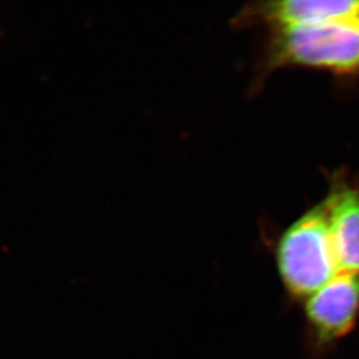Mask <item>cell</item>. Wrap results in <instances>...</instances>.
<instances>
[{
	"mask_svg": "<svg viewBox=\"0 0 359 359\" xmlns=\"http://www.w3.org/2000/svg\"><path fill=\"white\" fill-rule=\"evenodd\" d=\"M276 262L287 294L304 302L339 275L325 203L313 207L284 231Z\"/></svg>",
	"mask_w": 359,
	"mask_h": 359,
	"instance_id": "6da1fadb",
	"label": "cell"
},
{
	"mask_svg": "<svg viewBox=\"0 0 359 359\" xmlns=\"http://www.w3.org/2000/svg\"><path fill=\"white\" fill-rule=\"evenodd\" d=\"M270 67H307L336 74L359 72V17L275 29Z\"/></svg>",
	"mask_w": 359,
	"mask_h": 359,
	"instance_id": "7a4b0ae2",
	"label": "cell"
},
{
	"mask_svg": "<svg viewBox=\"0 0 359 359\" xmlns=\"http://www.w3.org/2000/svg\"><path fill=\"white\" fill-rule=\"evenodd\" d=\"M313 341L330 346L353 332L359 320V273L339 272L305 300Z\"/></svg>",
	"mask_w": 359,
	"mask_h": 359,
	"instance_id": "3957f363",
	"label": "cell"
},
{
	"mask_svg": "<svg viewBox=\"0 0 359 359\" xmlns=\"http://www.w3.org/2000/svg\"><path fill=\"white\" fill-rule=\"evenodd\" d=\"M359 17V1L285 0L257 4L243 11L242 20L265 22L275 29L304 27Z\"/></svg>",
	"mask_w": 359,
	"mask_h": 359,
	"instance_id": "277c9868",
	"label": "cell"
},
{
	"mask_svg": "<svg viewBox=\"0 0 359 359\" xmlns=\"http://www.w3.org/2000/svg\"><path fill=\"white\" fill-rule=\"evenodd\" d=\"M325 205L339 272L359 273V191L337 185Z\"/></svg>",
	"mask_w": 359,
	"mask_h": 359,
	"instance_id": "5b68a950",
	"label": "cell"
}]
</instances>
